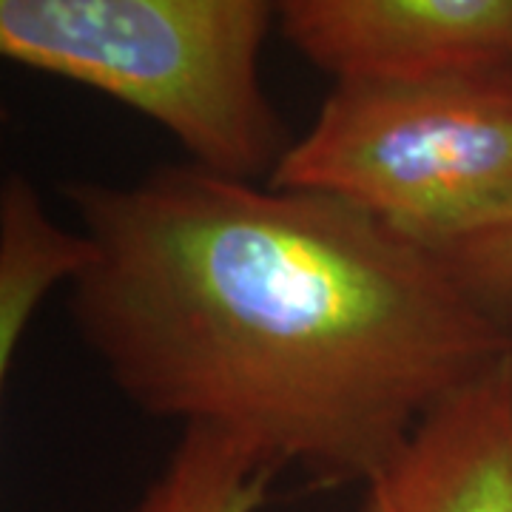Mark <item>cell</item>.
<instances>
[{"label": "cell", "instance_id": "1", "mask_svg": "<svg viewBox=\"0 0 512 512\" xmlns=\"http://www.w3.org/2000/svg\"><path fill=\"white\" fill-rule=\"evenodd\" d=\"M63 194L97 248L74 328L117 390L322 487L365 484L512 356V313L333 197L197 163Z\"/></svg>", "mask_w": 512, "mask_h": 512}, {"label": "cell", "instance_id": "2", "mask_svg": "<svg viewBox=\"0 0 512 512\" xmlns=\"http://www.w3.org/2000/svg\"><path fill=\"white\" fill-rule=\"evenodd\" d=\"M276 0H0V52L126 103L228 177L274 174L291 140L259 80Z\"/></svg>", "mask_w": 512, "mask_h": 512}, {"label": "cell", "instance_id": "3", "mask_svg": "<svg viewBox=\"0 0 512 512\" xmlns=\"http://www.w3.org/2000/svg\"><path fill=\"white\" fill-rule=\"evenodd\" d=\"M268 183L450 259L512 220V66L333 83Z\"/></svg>", "mask_w": 512, "mask_h": 512}, {"label": "cell", "instance_id": "4", "mask_svg": "<svg viewBox=\"0 0 512 512\" xmlns=\"http://www.w3.org/2000/svg\"><path fill=\"white\" fill-rule=\"evenodd\" d=\"M276 15L333 83L512 66V0H276Z\"/></svg>", "mask_w": 512, "mask_h": 512}, {"label": "cell", "instance_id": "5", "mask_svg": "<svg viewBox=\"0 0 512 512\" xmlns=\"http://www.w3.org/2000/svg\"><path fill=\"white\" fill-rule=\"evenodd\" d=\"M359 512H512V356L430 410Z\"/></svg>", "mask_w": 512, "mask_h": 512}, {"label": "cell", "instance_id": "6", "mask_svg": "<svg viewBox=\"0 0 512 512\" xmlns=\"http://www.w3.org/2000/svg\"><path fill=\"white\" fill-rule=\"evenodd\" d=\"M97 259L92 237L57 225L40 191L23 174L0 188V376L18 359L20 342L57 285H74Z\"/></svg>", "mask_w": 512, "mask_h": 512}, {"label": "cell", "instance_id": "7", "mask_svg": "<svg viewBox=\"0 0 512 512\" xmlns=\"http://www.w3.org/2000/svg\"><path fill=\"white\" fill-rule=\"evenodd\" d=\"M279 467L254 447L205 427H185L131 512H259Z\"/></svg>", "mask_w": 512, "mask_h": 512}, {"label": "cell", "instance_id": "8", "mask_svg": "<svg viewBox=\"0 0 512 512\" xmlns=\"http://www.w3.org/2000/svg\"><path fill=\"white\" fill-rule=\"evenodd\" d=\"M447 262L481 299L498 311L512 313V220L493 234L470 242Z\"/></svg>", "mask_w": 512, "mask_h": 512}]
</instances>
